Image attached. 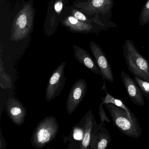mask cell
<instances>
[{"label": "cell", "instance_id": "1", "mask_svg": "<svg viewBox=\"0 0 149 149\" xmlns=\"http://www.w3.org/2000/svg\"><path fill=\"white\" fill-rule=\"evenodd\" d=\"M113 125L125 136L138 138L142 135V129L137 118H132L124 110L110 103H105Z\"/></svg>", "mask_w": 149, "mask_h": 149}, {"label": "cell", "instance_id": "2", "mask_svg": "<svg viewBox=\"0 0 149 149\" xmlns=\"http://www.w3.org/2000/svg\"><path fill=\"white\" fill-rule=\"evenodd\" d=\"M124 58L127 68L133 76L149 82V62L139 52L134 42L127 39L123 47Z\"/></svg>", "mask_w": 149, "mask_h": 149}, {"label": "cell", "instance_id": "3", "mask_svg": "<svg viewBox=\"0 0 149 149\" xmlns=\"http://www.w3.org/2000/svg\"><path fill=\"white\" fill-rule=\"evenodd\" d=\"M59 124L54 116L45 118L37 124L32 134L31 144L33 147L42 149L56 137Z\"/></svg>", "mask_w": 149, "mask_h": 149}, {"label": "cell", "instance_id": "4", "mask_svg": "<svg viewBox=\"0 0 149 149\" xmlns=\"http://www.w3.org/2000/svg\"><path fill=\"white\" fill-rule=\"evenodd\" d=\"M33 10L30 4H26L17 14L13 22L10 40L18 42L24 40L32 30Z\"/></svg>", "mask_w": 149, "mask_h": 149}, {"label": "cell", "instance_id": "5", "mask_svg": "<svg viewBox=\"0 0 149 149\" xmlns=\"http://www.w3.org/2000/svg\"><path fill=\"white\" fill-rule=\"evenodd\" d=\"M66 63L62 62L53 72L49 80L46 89L45 99L47 102L59 96L65 84L67 76L65 75L64 69Z\"/></svg>", "mask_w": 149, "mask_h": 149}, {"label": "cell", "instance_id": "6", "mask_svg": "<svg viewBox=\"0 0 149 149\" xmlns=\"http://www.w3.org/2000/svg\"><path fill=\"white\" fill-rule=\"evenodd\" d=\"M89 45L91 53L99 68L103 79L107 80L111 83L114 82V76L111 66L104 52L99 45L92 41L90 42Z\"/></svg>", "mask_w": 149, "mask_h": 149}, {"label": "cell", "instance_id": "7", "mask_svg": "<svg viewBox=\"0 0 149 149\" xmlns=\"http://www.w3.org/2000/svg\"><path fill=\"white\" fill-rule=\"evenodd\" d=\"M87 91V84L84 79H79L74 84L69 94L66 109L69 115L74 112L81 103Z\"/></svg>", "mask_w": 149, "mask_h": 149}, {"label": "cell", "instance_id": "8", "mask_svg": "<svg viewBox=\"0 0 149 149\" xmlns=\"http://www.w3.org/2000/svg\"><path fill=\"white\" fill-rule=\"evenodd\" d=\"M76 6L89 15L102 14L106 15L110 13L114 6L113 0H84Z\"/></svg>", "mask_w": 149, "mask_h": 149}, {"label": "cell", "instance_id": "9", "mask_svg": "<svg viewBox=\"0 0 149 149\" xmlns=\"http://www.w3.org/2000/svg\"><path fill=\"white\" fill-rule=\"evenodd\" d=\"M120 76L131 101L135 105L143 106L145 105L143 94L135 80L123 71L121 72Z\"/></svg>", "mask_w": 149, "mask_h": 149}, {"label": "cell", "instance_id": "10", "mask_svg": "<svg viewBox=\"0 0 149 149\" xmlns=\"http://www.w3.org/2000/svg\"><path fill=\"white\" fill-rule=\"evenodd\" d=\"M6 111L8 116L15 125L20 126L24 123L27 110L18 99L8 98L7 102Z\"/></svg>", "mask_w": 149, "mask_h": 149}, {"label": "cell", "instance_id": "11", "mask_svg": "<svg viewBox=\"0 0 149 149\" xmlns=\"http://www.w3.org/2000/svg\"><path fill=\"white\" fill-rule=\"evenodd\" d=\"M111 138L104 126L97 124L91 136L89 149H105L111 142Z\"/></svg>", "mask_w": 149, "mask_h": 149}, {"label": "cell", "instance_id": "12", "mask_svg": "<svg viewBox=\"0 0 149 149\" xmlns=\"http://www.w3.org/2000/svg\"><path fill=\"white\" fill-rule=\"evenodd\" d=\"M83 125L84 136L80 144V149H89L91 136L94 129L96 125V121L95 120L92 110L89 111L81 121Z\"/></svg>", "mask_w": 149, "mask_h": 149}, {"label": "cell", "instance_id": "13", "mask_svg": "<svg viewBox=\"0 0 149 149\" xmlns=\"http://www.w3.org/2000/svg\"><path fill=\"white\" fill-rule=\"evenodd\" d=\"M73 48L74 51V56L80 63L95 74L101 75L95 61L87 51L76 45H73Z\"/></svg>", "mask_w": 149, "mask_h": 149}, {"label": "cell", "instance_id": "14", "mask_svg": "<svg viewBox=\"0 0 149 149\" xmlns=\"http://www.w3.org/2000/svg\"><path fill=\"white\" fill-rule=\"evenodd\" d=\"M63 24L71 31L77 33H90L94 29L92 24L79 20L72 15L65 18Z\"/></svg>", "mask_w": 149, "mask_h": 149}, {"label": "cell", "instance_id": "15", "mask_svg": "<svg viewBox=\"0 0 149 149\" xmlns=\"http://www.w3.org/2000/svg\"><path fill=\"white\" fill-rule=\"evenodd\" d=\"M104 90L106 92V95L102 97V102L104 104L105 103H110L114 104L125 110L130 116L132 118H136L135 114L130 109L123 99L115 98L108 93L106 88L104 89Z\"/></svg>", "mask_w": 149, "mask_h": 149}, {"label": "cell", "instance_id": "16", "mask_svg": "<svg viewBox=\"0 0 149 149\" xmlns=\"http://www.w3.org/2000/svg\"><path fill=\"white\" fill-rule=\"evenodd\" d=\"M139 21L141 26H144L149 23V0H147L141 10Z\"/></svg>", "mask_w": 149, "mask_h": 149}, {"label": "cell", "instance_id": "17", "mask_svg": "<svg viewBox=\"0 0 149 149\" xmlns=\"http://www.w3.org/2000/svg\"><path fill=\"white\" fill-rule=\"evenodd\" d=\"M134 79L142 91L143 95L149 101V82L136 76H134Z\"/></svg>", "mask_w": 149, "mask_h": 149}, {"label": "cell", "instance_id": "18", "mask_svg": "<svg viewBox=\"0 0 149 149\" xmlns=\"http://www.w3.org/2000/svg\"><path fill=\"white\" fill-rule=\"evenodd\" d=\"M71 14L72 16L74 17L75 18L79 20L82 21L84 22H87L89 24H92V23H97V24H100V25H106V24L104 25L102 22H100V21L97 22L96 21L93 20V19H89L88 17H86L85 15L83 13L77 10L76 9H73L71 12Z\"/></svg>", "mask_w": 149, "mask_h": 149}, {"label": "cell", "instance_id": "19", "mask_svg": "<svg viewBox=\"0 0 149 149\" xmlns=\"http://www.w3.org/2000/svg\"><path fill=\"white\" fill-rule=\"evenodd\" d=\"M71 134L74 140L81 142L84 136L83 125L81 122H80V123L73 127Z\"/></svg>", "mask_w": 149, "mask_h": 149}, {"label": "cell", "instance_id": "20", "mask_svg": "<svg viewBox=\"0 0 149 149\" xmlns=\"http://www.w3.org/2000/svg\"><path fill=\"white\" fill-rule=\"evenodd\" d=\"M104 103L102 102L100 103V105L98 107V111H99V115L100 117V123L98 124V125L100 126H103L104 124V122L107 123H110L111 121L107 115L106 112L103 108Z\"/></svg>", "mask_w": 149, "mask_h": 149}, {"label": "cell", "instance_id": "21", "mask_svg": "<svg viewBox=\"0 0 149 149\" xmlns=\"http://www.w3.org/2000/svg\"><path fill=\"white\" fill-rule=\"evenodd\" d=\"M63 3L62 0H58L54 5V9L58 14H60L62 10Z\"/></svg>", "mask_w": 149, "mask_h": 149}]
</instances>
